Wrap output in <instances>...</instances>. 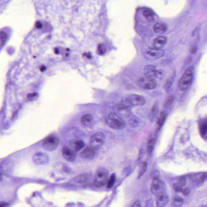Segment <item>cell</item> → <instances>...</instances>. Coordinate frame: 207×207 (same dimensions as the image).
I'll return each mask as SVG.
<instances>
[{"mask_svg": "<svg viewBox=\"0 0 207 207\" xmlns=\"http://www.w3.org/2000/svg\"><path fill=\"white\" fill-rule=\"evenodd\" d=\"M105 121L109 127L113 129L121 130L125 127V122L124 120L114 112L109 114Z\"/></svg>", "mask_w": 207, "mask_h": 207, "instance_id": "1", "label": "cell"}, {"mask_svg": "<svg viewBox=\"0 0 207 207\" xmlns=\"http://www.w3.org/2000/svg\"><path fill=\"white\" fill-rule=\"evenodd\" d=\"M109 172L105 168H99L97 171L93 185L95 187H101L107 184L109 180Z\"/></svg>", "mask_w": 207, "mask_h": 207, "instance_id": "2", "label": "cell"}, {"mask_svg": "<svg viewBox=\"0 0 207 207\" xmlns=\"http://www.w3.org/2000/svg\"><path fill=\"white\" fill-rule=\"evenodd\" d=\"M193 79L192 69L190 68L184 74L179 81V86L180 89L181 90H187L191 84Z\"/></svg>", "mask_w": 207, "mask_h": 207, "instance_id": "3", "label": "cell"}, {"mask_svg": "<svg viewBox=\"0 0 207 207\" xmlns=\"http://www.w3.org/2000/svg\"><path fill=\"white\" fill-rule=\"evenodd\" d=\"M59 143L58 137L54 135L46 137L43 141V147L45 150L48 151H54L57 148Z\"/></svg>", "mask_w": 207, "mask_h": 207, "instance_id": "4", "label": "cell"}, {"mask_svg": "<svg viewBox=\"0 0 207 207\" xmlns=\"http://www.w3.org/2000/svg\"><path fill=\"white\" fill-rule=\"evenodd\" d=\"M105 135L101 132H97L91 136L90 146L96 150L100 149L105 142Z\"/></svg>", "mask_w": 207, "mask_h": 207, "instance_id": "5", "label": "cell"}, {"mask_svg": "<svg viewBox=\"0 0 207 207\" xmlns=\"http://www.w3.org/2000/svg\"><path fill=\"white\" fill-rule=\"evenodd\" d=\"M140 87L146 90H152L155 88L157 85L155 78L145 76L140 78L137 82Z\"/></svg>", "mask_w": 207, "mask_h": 207, "instance_id": "6", "label": "cell"}, {"mask_svg": "<svg viewBox=\"0 0 207 207\" xmlns=\"http://www.w3.org/2000/svg\"><path fill=\"white\" fill-rule=\"evenodd\" d=\"M164 51L163 50L157 48H149L145 52V56L147 59L154 60L157 59L163 56Z\"/></svg>", "mask_w": 207, "mask_h": 207, "instance_id": "7", "label": "cell"}, {"mask_svg": "<svg viewBox=\"0 0 207 207\" xmlns=\"http://www.w3.org/2000/svg\"><path fill=\"white\" fill-rule=\"evenodd\" d=\"M126 101L131 105L134 106L143 105L145 103V100L143 97L136 94H131L127 96Z\"/></svg>", "mask_w": 207, "mask_h": 207, "instance_id": "8", "label": "cell"}, {"mask_svg": "<svg viewBox=\"0 0 207 207\" xmlns=\"http://www.w3.org/2000/svg\"><path fill=\"white\" fill-rule=\"evenodd\" d=\"M164 183L159 179H153L151 185V191L153 195H156L157 194L163 192L164 187Z\"/></svg>", "mask_w": 207, "mask_h": 207, "instance_id": "9", "label": "cell"}, {"mask_svg": "<svg viewBox=\"0 0 207 207\" xmlns=\"http://www.w3.org/2000/svg\"><path fill=\"white\" fill-rule=\"evenodd\" d=\"M75 152L71 148L66 146H64L62 149L63 156L67 161L70 162H72L75 160L76 157Z\"/></svg>", "mask_w": 207, "mask_h": 207, "instance_id": "10", "label": "cell"}, {"mask_svg": "<svg viewBox=\"0 0 207 207\" xmlns=\"http://www.w3.org/2000/svg\"><path fill=\"white\" fill-rule=\"evenodd\" d=\"M156 196V204L157 207H163L167 204L168 197L164 192L157 194Z\"/></svg>", "mask_w": 207, "mask_h": 207, "instance_id": "11", "label": "cell"}, {"mask_svg": "<svg viewBox=\"0 0 207 207\" xmlns=\"http://www.w3.org/2000/svg\"><path fill=\"white\" fill-rule=\"evenodd\" d=\"M97 150L90 146L85 148L81 152V156L86 159H92L94 158L96 154Z\"/></svg>", "mask_w": 207, "mask_h": 207, "instance_id": "12", "label": "cell"}, {"mask_svg": "<svg viewBox=\"0 0 207 207\" xmlns=\"http://www.w3.org/2000/svg\"><path fill=\"white\" fill-rule=\"evenodd\" d=\"M34 162L38 164H44L49 161V157L45 154L42 153H37L34 155L33 158Z\"/></svg>", "mask_w": 207, "mask_h": 207, "instance_id": "13", "label": "cell"}, {"mask_svg": "<svg viewBox=\"0 0 207 207\" xmlns=\"http://www.w3.org/2000/svg\"><path fill=\"white\" fill-rule=\"evenodd\" d=\"M144 72L145 76L154 78L157 77V70H156L155 67L152 65L146 66L144 68Z\"/></svg>", "mask_w": 207, "mask_h": 207, "instance_id": "14", "label": "cell"}, {"mask_svg": "<svg viewBox=\"0 0 207 207\" xmlns=\"http://www.w3.org/2000/svg\"><path fill=\"white\" fill-rule=\"evenodd\" d=\"M70 148L75 151H78L81 150L83 148L85 144L82 140H73L69 143Z\"/></svg>", "mask_w": 207, "mask_h": 207, "instance_id": "15", "label": "cell"}, {"mask_svg": "<svg viewBox=\"0 0 207 207\" xmlns=\"http://www.w3.org/2000/svg\"><path fill=\"white\" fill-rule=\"evenodd\" d=\"M166 42V39L164 37H159L155 39L154 42V47L157 49L163 46Z\"/></svg>", "mask_w": 207, "mask_h": 207, "instance_id": "16", "label": "cell"}, {"mask_svg": "<svg viewBox=\"0 0 207 207\" xmlns=\"http://www.w3.org/2000/svg\"><path fill=\"white\" fill-rule=\"evenodd\" d=\"M153 28L156 33H162L166 31L167 26L165 24L157 23L153 26Z\"/></svg>", "mask_w": 207, "mask_h": 207, "instance_id": "17", "label": "cell"}, {"mask_svg": "<svg viewBox=\"0 0 207 207\" xmlns=\"http://www.w3.org/2000/svg\"><path fill=\"white\" fill-rule=\"evenodd\" d=\"M93 121L92 117L90 114L84 115L81 119V122L83 125L86 126H90Z\"/></svg>", "mask_w": 207, "mask_h": 207, "instance_id": "18", "label": "cell"}, {"mask_svg": "<svg viewBox=\"0 0 207 207\" xmlns=\"http://www.w3.org/2000/svg\"><path fill=\"white\" fill-rule=\"evenodd\" d=\"M155 143V138L154 137H150L148 140L147 145V151L149 154H151L153 151L154 145Z\"/></svg>", "mask_w": 207, "mask_h": 207, "instance_id": "19", "label": "cell"}, {"mask_svg": "<svg viewBox=\"0 0 207 207\" xmlns=\"http://www.w3.org/2000/svg\"><path fill=\"white\" fill-rule=\"evenodd\" d=\"M144 16L149 22H152L154 20L153 13L150 10H146L143 12Z\"/></svg>", "mask_w": 207, "mask_h": 207, "instance_id": "20", "label": "cell"}, {"mask_svg": "<svg viewBox=\"0 0 207 207\" xmlns=\"http://www.w3.org/2000/svg\"><path fill=\"white\" fill-rule=\"evenodd\" d=\"M115 180H116V175L115 173L112 174L110 176L109 180H108V182L106 184L107 185L106 188L108 189H111V188H112L114 185Z\"/></svg>", "mask_w": 207, "mask_h": 207, "instance_id": "21", "label": "cell"}, {"mask_svg": "<svg viewBox=\"0 0 207 207\" xmlns=\"http://www.w3.org/2000/svg\"><path fill=\"white\" fill-rule=\"evenodd\" d=\"M166 116H167V115L164 112H162L161 113L160 117L158 119L157 123L159 127H161L164 124V122L166 119Z\"/></svg>", "mask_w": 207, "mask_h": 207, "instance_id": "22", "label": "cell"}, {"mask_svg": "<svg viewBox=\"0 0 207 207\" xmlns=\"http://www.w3.org/2000/svg\"><path fill=\"white\" fill-rule=\"evenodd\" d=\"M207 131V120H205L201 124L200 127V132L201 136H203L205 134Z\"/></svg>", "mask_w": 207, "mask_h": 207, "instance_id": "23", "label": "cell"}, {"mask_svg": "<svg viewBox=\"0 0 207 207\" xmlns=\"http://www.w3.org/2000/svg\"><path fill=\"white\" fill-rule=\"evenodd\" d=\"M183 200L180 197H176L174 199L172 205L174 207H179L183 204Z\"/></svg>", "mask_w": 207, "mask_h": 207, "instance_id": "24", "label": "cell"}, {"mask_svg": "<svg viewBox=\"0 0 207 207\" xmlns=\"http://www.w3.org/2000/svg\"><path fill=\"white\" fill-rule=\"evenodd\" d=\"M97 51L98 54L100 55H103L105 53L106 48L105 45L102 44H99L97 46Z\"/></svg>", "mask_w": 207, "mask_h": 207, "instance_id": "25", "label": "cell"}, {"mask_svg": "<svg viewBox=\"0 0 207 207\" xmlns=\"http://www.w3.org/2000/svg\"><path fill=\"white\" fill-rule=\"evenodd\" d=\"M146 168H147V163L145 162H143L141 165V168L140 170L139 176H138L139 179L141 178L144 174L146 170Z\"/></svg>", "mask_w": 207, "mask_h": 207, "instance_id": "26", "label": "cell"}, {"mask_svg": "<svg viewBox=\"0 0 207 207\" xmlns=\"http://www.w3.org/2000/svg\"><path fill=\"white\" fill-rule=\"evenodd\" d=\"M7 37V35L5 32L3 31H1V32L0 33V41H1V47L3 46V45Z\"/></svg>", "mask_w": 207, "mask_h": 207, "instance_id": "27", "label": "cell"}, {"mask_svg": "<svg viewBox=\"0 0 207 207\" xmlns=\"http://www.w3.org/2000/svg\"><path fill=\"white\" fill-rule=\"evenodd\" d=\"M186 183V180L185 178L184 177L181 176L178 179L177 182L176 183L182 187L185 185Z\"/></svg>", "mask_w": 207, "mask_h": 207, "instance_id": "28", "label": "cell"}, {"mask_svg": "<svg viewBox=\"0 0 207 207\" xmlns=\"http://www.w3.org/2000/svg\"><path fill=\"white\" fill-rule=\"evenodd\" d=\"M174 100V97L173 96H170L164 104V106L165 108L169 107L172 103V102H173Z\"/></svg>", "mask_w": 207, "mask_h": 207, "instance_id": "29", "label": "cell"}, {"mask_svg": "<svg viewBox=\"0 0 207 207\" xmlns=\"http://www.w3.org/2000/svg\"><path fill=\"white\" fill-rule=\"evenodd\" d=\"M151 176L153 179H159V173L158 171L156 170L153 171L151 174Z\"/></svg>", "mask_w": 207, "mask_h": 207, "instance_id": "30", "label": "cell"}, {"mask_svg": "<svg viewBox=\"0 0 207 207\" xmlns=\"http://www.w3.org/2000/svg\"><path fill=\"white\" fill-rule=\"evenodd\" d=\"M116 108L119 111H121V110H124L125 109H127V107L125 105L123 104H119L116 106Z\"/></svg>", "mask_w": 207, "mask_h": 207, "instance_id": "31", "label": "cell"}, {"mask_svg": "<svg viewBox=\"0 0 207 207\" xmlns=\"http://www.w3.org/2000/svg\"><path fill=\"white\" fill-rule=\"evenodd\" d=\"M44 30L45 31H50L51 30V27L47 23H45L43 26Z\"/></svg>", "mask_w": 207, "mask_h": 207, "instance_id": "32", "label": "cell"}, {"mask_svg": "<svg viewBox=\"0 0 207 207\" xmlns=\"http://www.w3.org/2000/svg\"><path fill=\"white\" fill-rule=\"evenodd\" d=\"M181 191H182V193L184 195L186 196V195H189L190 193V190L189 188L186 187V188L182 190Z\"/></svg>", "mask_w": 207, "mask_h": 207, "instance_id": "33", "label": "cell"}, {"mask_svg": "<svg viewBox=\"0 0 207 207\" xmlns=\"http://www.w3.org/2000/svg\"><path fill=\"white\" fill-rule=\"evenodd\" d=\"M87 178L85 177V176H81L80 178H78V179H77V182H80V183H84L85 181H86L87 180Z\"/></svg>", "mask_w": 207, "mask_h": 207, "instance_id": "34", "label": "cell"}, {"mask_svg": "<svg viewBox=\"0 0 207 207\" xmlns=\"http://www.w3.org/2000/svg\"><path fill=\"white\" fill-rule=\"evenodd\" d=\"M157 108L156 106H154L152 108V109L151 111V115L152 116H154L155 115V114L157 113Z\"/></svg>", "mask_w": 207, "mask_h": 207, "instance_id": "35", "label": "cell"}, {"mask_svg": "<svg viewBox=\"0 0 207 207\" xmlns=\"http://www.w3.org/2000/svg\"><path fill=\"white\" fill-rule=\"evenodd\" d=\"M35 26L37 28L41 29L43 27V25H42L41 22L38 21L35 23Z\"/></svg>", "mask_w": 207, "mask_h": 207, "instance_id": "36", "label": "cell"}, {"mask_svg": "<svg viewBox=\"0 0 207 207\" xmlns=\"http://www.w3.org/2000/svg\"><path fill=\"white\" fill-rule=\"evenodd\" d=\"M130 124L131 126H136L137 125V122L135 119H133V120H131V121H130Z\"/></svg>", "mask_w": 207, "mask_h": 207, "instance_id": "37", "label": "cell"}, {"mask_svg": "<svg viewBox=\"0 0 207 207\" xmlns=\"http://www.w3.org/2000/svg\"><path fill=\"white\" fill-rule=\"evenodd\" d=\"M171 82L170 80H168L167 82H166V84H165V89H168L170 87L171 85Z\"/></svg>", "mask_w": 207, "mask_h": 207, "instance_id": "38", "label": "cell"}, {"mask_svg": "<svg viewBox=\"0 0 207 207\" xmlns=\"http://www.w3.org/2000/svg\"><path fill=\"white\" fill-rule=\"evenodd\" d=\"M38 94L36 92H34L32 93H29V94H28V95H27V97L28 98H31V97H34V96H37Z\"/></svg>", "mask_w": 207, "mask_h": 207, "instance_id": "39", "label": "cell"}, {"mask_svg": "<svg viewBox=\"0 0 207 207\" xmlns=\"http://www.w3.org/2000/svg\"><path fill=\"white\" fill-rule=\"evenodd\" d=\"M84 56H85L88 59H91L92 58V56L90 53H84L83 54Z\"/></svg>", "mask_w": 207, "mask_h": 207, "instance_id": "40", "label": "cell"}, {"mask_svg": "<svg viewBox=\"0 0 207 207\" xmlns=\"http://www.w3.org/2000/svg\"><path fill=\"white\" fill-rule=\"evenodd\" d=\"M131 206H132V207H140V202L139 201H136L135 203H134L133 204V205H131Z\"/></svg>", "mask_w": 207, "mask_h": 207, "instance_id": "41", "label": "cell"}, {"mask_svg": "<svg viewBox=\"0 0 207 207\" xmlns=\"http://www.w3.org/2000/svg\"><path fill=\"white\" fill-rule=\"evenodd\" d=\"M46 68L44 65H41L40 68V71H41L42 72H44L46 70Z\"/></svg>", "mask_w": 207, "mask_h": 207, "instance_id": "42", "label": "cell"}, {"mask_svg": "<svg viewBox=\"0 0 207 207\" xmlns=\"http://www.w3.org/2000/svg\"><path fill=\"white\" fill-rule=\"evenodd\" d=\"M9 204L8 203H5V202H2L1 203V207H6L8 206Z\"/></svg>", "mask_w": 207, "mask_h": 207, "instance_id": "43", "label": "cell"}, {"mask_svg": "<svg viewBox=\"0 0 207 207\" xmlns=\"http://www.w3.org/2000/svg\"><path fill=\"white\" fill-rule=\"evenodd\" d=\"M54 52L56 54H58L59 53V51L58 49H57V48H55Z\"/></svg>", "mask_w": 207, "mask_h": 207, "instance_id": "44", "label": "cell"}, {"mask_svg": "<svg viewBox=\"0 0 207 207\" xmlns=\"http://www.w3.org/2000/svg\"><path fill=\"white\" fill-rule=\"evenodd\" d=\"M196 50H197V48H194L192 50V52H193V53H195V52H196Z\"/></svg>", "mask_w": 207, "mask_h": 207, "instance_id": "45", "label": "cell"}, {"mask_svg": "<svg viewBox=\"0 0 207 207\" xmlns=\"http://www.w3.org/2000/svg\"><path fill=\"white\" fill-rule=\"evenodd\" d=\"M204 177L205 178H207V173L206 174H205L204 175Z\"/></svg>", "mask_w": 207, "mask_h": 207, "instance_id": "46", "label": "cell"}]
</instances>
